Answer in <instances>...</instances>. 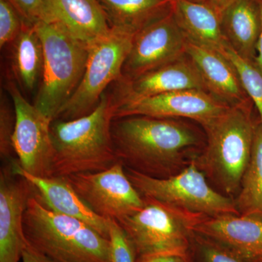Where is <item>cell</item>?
Instances as JSON below:
<instances>
[{"instance_id":"1","label":"cell","mask_w":262,"mask_h":262,"mask_svg":"<svg viewBox=\"0 0 262 262\" xmlns=\"http://www.w3.org/2000/svg\"><path fill=\"white\" fill-rule=\"evenodd\" d=\"M112 136L118 159L125 168L149 177L168 178L198 156L199 134L177 119L129 116L115 119Z\"/></svg>"},{"instance_id":"2","label":"cell","mask_w":262,"mask_h":262,"mask_svg":"<svg viewBox=\"0 0 262 262\" xmlns=\"http://www.w3.org/2000/svg\"><path fill=\"white\" fill-rule=\"evenodd\" d=\"M115 111L113 96L105 92L89 115L52 122L50 177L103 171L120 161L112 136Z\"/></svg>"},{"instance_id":"3","label":"cell","mask_w":262,"mask_h":262,"mask_svg":"<svg viewBox=\"0 0 262 262\" xmlns=\"http://www.w3.org/2000/svg\"><path fill=\"white\" fill-rule=\"evenodd\" d=\"M251 106H230L203 126L206 144L193 160L219 192L233 199L252 153L258 118H253Z\"/></svg>"},{"instance_id":"4","label":"cell","mask_w":262,"mask_h":262,"mask_svg":"<svg viewBox=\"0 0 262 262\" xmlns=\"http://www.w3.org/2000/svg\"><path fill=\"white\" fill-rule=\"evenodd\" d=\"M27 242L56 262H112L108 239L82 221L51 211L36 192L24 213Z\"/></svg>"},{"instance_id":"5","label":"cell","mask_w":262,"mask_h":262,"mask_svg":"<svg viewBox=\"0 0 262 262\" xmlns=\"http://www.w3.org/2000/svg\"><path fill=\"white\" fill-rule=\"evenodd\" d=\"M34 27L44 57L42 80L34 104L54 121L82 80L89 47L54 22H38Z\"/></svg>"},{"instance_id":"6","label":"cell","mask_w":262,"mask_h":262,"mask_svg":"<svg viewBox=\"0 0 262 262\" xmlns=\"http://www.w3.org/2000/svg\"><path fill=\"white\" fill-rule=\"evenodd\" d=\"M143 198L144 206L141 209L118 222L137 256L190 254L194 227L207 216Z\"/></svg>"},{"instance_id":"7","label":"cell","mask_w":262,"mask_h":262,"mask_svg":"<svg viewBox=\"0 0 262 262\" xmlns=\"http://www.w3.org/2000/svg\"><path fill=\"white\" fill-rule=\"evenodd\" d=\"M125 172L138 192L144 198L205 216L239 214L233 198L212 187L194 161L168 178L149 177L127 168Z\"/></svg>"},{"instance_id":"8","label":"cell","mask_w":262,"mask_h":262,"mask_svg":"<svg viewBox=\"0 0 262 262\" xmlns=\"http://www.w3.org/2000/svg\"><path fill=\"white\" fill-rule=\"evenodd\" d=\"M134 35L111 27L108 34L90 46L82 80L57 120L80 118L97 107L108 86L121 79Z\"/></svg>"},{"instance_id":"9","label":"cell","mask_w":262,"mask_h":262,"mask_svg":"<svg viewBox=\"0 0 262 262\" xmlns=\"http://www.w3.org/2000/svg\"><path fill=\"white\" fill-rule=\"evenodd\" d=\"M65 178L86 205L105 220L119 222L144 206V198L127 177L121 161L103 171Z\"/></svg>"},{"instance_id":"10","label":"cell","mask_w":262,"mask_h":262,"mask_svg":"<svg viewBox=\"0 0 262 262\" xmlns=\"http://www.w3.org/2000/svg\"><path fill=\"white\" fill-rule=\"evenodd\" d=\"M6 89L15 110L12 141L19 165L32 175L50 177L53 121L26 99L14 82L8 81Z\"/></svg>"},{"instance_id":"11","label":"cell","mask_w":262,"mask_h":262,"mask_svg":"<svg viewBox=\"0 0 262 262\" xmlns=\"http://www.w3.org/2000/svg\"><path fill=\"white\" fill-rule=\"evenodd\" d=\"M187 39L173 12L136 33L120 80H129L177 61L186 55Z\"/></svg>"},{"instance_id":"12","label":"cell","mask_w":262,"mask_h":262,"mask_svg":"<svg viewBox=\"0 0 262 262\" xmlns=\"http://www.w3.org/2000/svg\"><path fill=\"white\" fill-rule=\"evenodd\" d=\"M229 107L206 91L186 90L115 103V120L129 116L183 117L203 127Z\"/></svg>"},{"instance_id":"13","label":"cell","mask_w":262,"mask_h":262,"mask_svg":"<svg viewBox=\"0 0 262 262\" xmlns=\"http://www.w3.org/2000/svg\"><path fill=\"white\" fill-rule=\"evenodd\" d=\"M35 192L32 184L12 169L10 161L0 172V262H19L27 241L24 213Z\"/></svg>"},{"instance_id":"14","label":"cell","mask_w":262,"mask_h":262,"mask_svg":"<svg viewBox=\"0 0 262 262\" xmlns=\"http://www.w3.org/2000/svg\"><path fill=\"white\" fill-rule=\"evenodd\" d=\"M194 231L245 262H262L261 219L239 214L207 216Z\"/></svg>"},{"instance_id":"15","label":"cell","mask_w":262,"mask_h":262,"mask_svg":"<svg viewBox=\"0 0 262 262\" xmlns=\"http://www.w3.org/2000/svg\"><path fill=\"white\" fill-rule=\"evenodd\" d=\"M185 56L133 80L117 81L116 91L111 94L114 101L117 103L186 90L208 92L199 71Z\"/></svg>"},{"instance_id":"16","label":"cell","mask_w":262,"mask_h":262,"mask_svg":"<svg viewBox=\"0 0 262 262\" xmlns=\"http://www.w3.org/2000/svg\"><path fill=\"white\" fill-rule=\"evenodd\" d=\"M12 169L17 175L28 181L48 208L82 221L108 239L110 222L96 214L86 205L65 177H44L32 175L19 165L18 160H10Z\"/></svg>"},{"instance_id":"17","label":"cell","mask_w":262,"mask_h":262,"mask_svg":"<svg viewBox=\"0 0 262 262\" xmlns=\"http://www.w3.org/2000/svg\"><path fill=\"white\" fill-rule=\"evenodd\" d=\"M186 55L201 74L207 91L227 106L251 104L234 66L222 53L187 41Z\"/></svg>"},{"instance_id":"18","label":"cell","mask_w":262,"mask_h":262,"mask_svg":"<svg viewBox=\"0 0 262 262\" xmlns=\"http://www.w3.org/2000/svg\"><path fill=\"white\" fill-rule=\"evenodd\" d=\"M172 12L187 40L222 53L229 44L220 7L213 0H172Z\"/></svg>"},{"instance_id":"19","label":"cell","mask_w":262,"mask_h":262,"mask_svg":"<svg viewBox=\"0 0 262 262\" xmlns=\"http://www.w3.org/2000/svg\"><path fill=\"white\" fill-rule=\"evenodd\" d=\"M220 7L227 42L241 56L256 59L261 21L256 0H213Z\"/></svg>"},{"instance_id":"20","label":"cell","mask_w":262,"mask_h":262,"mask_svg":"<svg viewBox=\"0 0 262 262\" xmlns=\"http://www.w3.org/2000/svg\"><path fill=\"white\" fill-rule=\"evenodd\" d=\"M48 3L53 22L89 47L111 30L97 0H48Z\"/></svg>"},{"instance_id":"21","label":"cell","mask_w":262,"mask_h":262,"mask_svg":"<svg viewBox=\"0 0 262 262\" xmlns=\"http://www.w3.org/2000/svg\"><path fill=\"white\" fill-rule=\"evenodd\" d=\"M112 28L136 34L170 13L172 0H97Z\"/></svg>"},{"instance_id":"22","label":"cell","mask_w":262,"mask_h":262,"mask_svg":"<svg viewBox=\"0 0 262 262\" xmlns=\"http://www.w3.org/2000/svg\"><path fill=\"white\" fill-rule=\"evenodd\" d=\"M12 66L19 84L27 91L35 89L42 77V42L34 26L24 21L21 32L12 44Z\"/></svg>"},{"instance_id":"23","label":"cell","mask_w":262,"mask_h":262,"mask_svg":"<svg viewBox=\"0 0 262 262\" xmlns=\"http://www.w3.org/2000/svg\"><path fill=\"white\" fill-rule=\"evenodd\" d=\"M234 200L239 215L262 220V125L259 118L255 129L251 159Z\"/></svg>"},{"instance_id":"24","label":"cell","mask_w":262,"mask_h":262,"mask_svg":"<svg viewBox=\"0 0 262 262\" xmlns=\"http://www.w3.org/2000/svg\"><path fill=\"white\" fill-rule=\"evenodd\" d=\"M224 55L234 66L244 91L257 110L262 125V69L256 59H250L238 54L228 44Z\"/></svg>"},{"instance_id":"25","label":"cell","mask_w":262,"mask_h":262,"mask_svg":"<svg viewBox=\"0 0 262 262\" xmlns=\"http://www.w3.org/2000/svg\"><path fill=\"white\" fill-rule=\"evenodd\" d=\"M192 262H245L213 241L194 233L192 248Z\"/></svg>"},{"instance_id":"26","label":"cell","mask_w":262,"mask_h":262,"mask_svg":"<svg viewBox=\"0 0 262 262\" xmlns=\"http://www.w3.org/2000/svg\"><path fill=\"white\" fill-rule=\"evenodd\" d=\"M108 222L112 262H136L137 253L126 232L117 221L108 220Z\"/></svg>"},{"instance_id":"27","label":"cell","mask_w":262,"mask_h":262,"mask_svg":"<svg viewBox=\"0 0 262 262\" xmlns=\"http://www.w3.org/2000/svg\"><path fill=\"white\" fill-rule=\"evenodd\" d=\"M15 125L14 107L12 108L7 96L1 93L0 99V155L3 160L9 162L14 151L13 147V135Z\"/></svg>"},{"instance_id":"28","label":"cell","mask_w":262,"mask_h":262,"mask_svg":"<svg viewBox=\"0 0 262 262\" xmlns=\"http://www.w3.org/2000/svg\"><path fill=\"white\" fill-rule=\"evenodd\" d=\"M23 24V19L9 0H0V48L13 44Z\"/></svg>"},{"instance_id":"29","label":"cell","mask_w":262,"mask_h":262,"mask_svg":"<svg viewBox=\"0 0 262 262\" xmlns=\"http://www.w3.org/2000/svg\"><path fill=\"white\" fill-rule=\"evenodd\" d=\"M25 23L34 26L38 22L52 23L53 16L48 0H9Z\"/></svg>"},{"instance_id":"30","label":"cell","mask_w":262,"mask_h":262,"mask_svg":"<svg viewBox=\"0 0 262 262\" xmlns=\"http://www.w3.org/2000/svg\"><path fill=\"white\" fill-rule=\"evenodd\" d=\"M136 262H192V253L190 254H165L146 255L138 256Z\"/></svg>"},{"instance_id":"31","label":"cell","mask_w":262,"mask_h":262,"mask_svg":"<svg viewBox=\"0 0 262 262\" xmlns=\"http://www.w3.org/2000/svg\"><path fill=\"white\" fill-rule=\"evenodd\" d=\"M21 262H56L46 255L39 252L36 248L27 242L23 248Z\"/></svg>"},{"instance_id":"32","label":"cell","mask_w":262,"mask_h":262,"mask_svg":"<svg viewBox=\"0 0 262 262\" xmlns=\"http://www.w3.org/2000/svg\"><path fill=\"white\" fill-rule=\"evenodd\" d=\"M256 1H257L258 7H259L260 15H261V29L259 39H258L257 48H256V61L262 69V0H256Z\"/></svg>"},{"instance_id":"33","label":"cell","mask_w":262,"mask_h":262,"mask_svg":"<svg viewBox=\"0 0 262 262\" xmlns=\"http://www.w3.org/2000/svg\"><path fill=\"white\" fill-rule=\"evenodd\" d=\"M195 1L202 2V1H206V0H195Z\"/></svg>"}]
</instances>
